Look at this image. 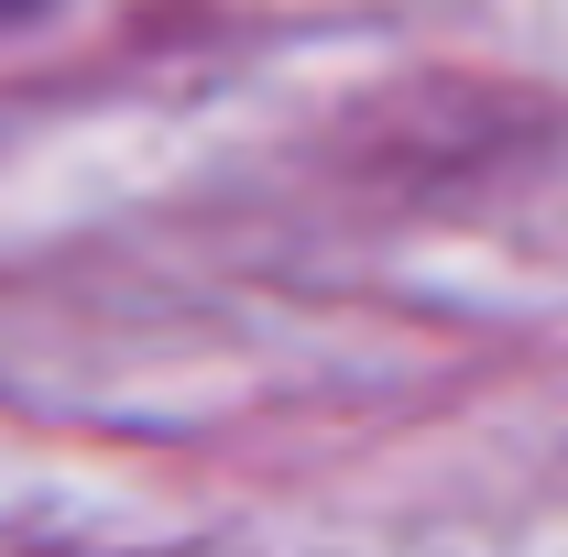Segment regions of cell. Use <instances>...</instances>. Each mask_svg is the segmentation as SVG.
<instances>
[{
	"label": "cell",
	"instance_id": "1",
	"mask_svg": "<svg viewBox=\"0 0 568 557\" xmlns=\"http://www.w3.org/2000/svg\"><path fill=\"white\" fill-rule=\"evenodd\" d=\"M44 11H67V0H0V22H44Z\"/></svg>",
	"mask_w": 568,
	"mask_h": 557
}]
</instances>
